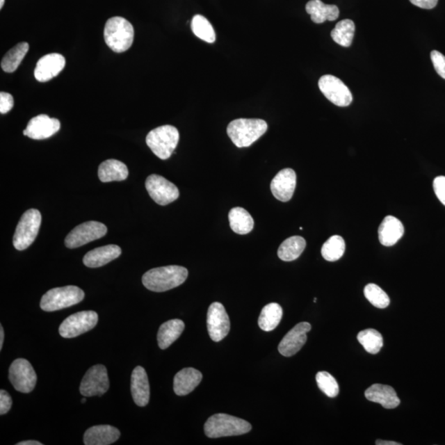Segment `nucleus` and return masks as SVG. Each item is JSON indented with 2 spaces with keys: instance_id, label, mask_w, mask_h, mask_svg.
<instances>
[{
  "instance_id": "nucleus-1",
  "label": "nucleus",
  "mask_w": 445,
  "mask_h": 445,
  "mask_svg": "<svg viewBox=\"0 0 445 445\" xmlns=\"http://www.w3.org/2000/svg\"><path fill=\"white\" fill-rule=\"evenodd\" d=\"M188 277V270L179 266H168L151 269L143 275L145 288L154 292H165L180 286Z\"/></svg>"
},
{
  "instance_id": "nucleus-2",
  "label": "nucleus",
  "mask_w": 445,
  "mask_h": 445,
  "mask_svg": "<svg viewBox=\"0 0 445 445\" xmlns=\"http://www.w3.org/2000/svg\"><path fill=\"white\" fill-rule=\"evenodd\" d=\"M267 123L261 119H237L231 122L227 133L233 143L238 148L249 147L264 135Z\"/></svg>"
},
{
  "instance_id": "nucleus-3",
  "label": "nucleus",
  "mask_w": 445,
  "mask_h": 445,
  "mask_svg": "<svg viewBox=\"0 0 445 445\" xmlns=\"http://www.w3.org/2000/svg\"><path fill=\"white\" fill-rule=\"evenodd\" d=\"M204 429L207 437L216 439L247 434L250 432L252 426L240 418L220 413L209 418Z\"/></svg>"
},
{
  "instance_id": "nucleus-4",
  "label": "nucleus",
  "mask_w": 445,
  "mask_h": 445,
  "mask_svg": "<svg viewBox=\"0 0 445 445\" xmlns=\"http://www.w3.org/2000/svg\"><path fill=\"white\" fill-rule=\"evenodd\" d=\"M135 31L130 22L122 17H111L105 25L104 39L115 52L122 53L131 48Z\"/></svg>"
},
{
  "instance_id": "nucleus-5",
  "label": "nucleus",
  "mask_w": 445,
  "mask_h": 445,
  "mask_svg": "<svg viewBox=\"0 0 445 445\" xmlns=\"http://www.w3.org/2000/svg\"><path fill=\"white\" fill-rule=\"evenodd\" d=\"M179 141V132L172 126L159 127L151 131L146 137V144L159 159L171 157Z\"/></svg>"
},
{
  "instance_id": "nucleus-6",
  "label": "nucleus",
  "mask_w": 445,
  "mask_h": 445,
  "mask_svg": "<svg viewBox=\"0 0 445 445\" xmlns=\"http://www.w3.org/2000/svg\"><path fill=\"white\" fill-rule=\"evenodd\" d=\"M83 299L84 292L81 289L69 286L50 289L42 296L40 305L43 311L54 312L77 305Z\"/></svg>"
},
{
  "instance_id": "nucleus-7",
  "label": "nucleus",
  "mask_w": 445,
  "mask_h": 445,
  "mask_svg": "<svg viewBox=\"0 0 445 445\" xmlns=\"http://www.w3.org/2000/svg\"><path fill=\"white\" fill-rule=\"evenodd\" d=\"M41 224V213L35 209H30L22 216L13 240V246L17 250H25L33 243Z\"/></svg>"
},
{
  "instance_id": "nucleus-8",
  "label": "nucleus",
  "mask_w": 445,
  "mask_h": 445,
  "mask_svg": "<svg viewBox=\"0 0 445 445\" xmlns=\"http://www.w3.org/2000/svg\"><path fill=\"white\" fill-rule=\"evenodd\" d=\"M99 315L95 311H82L70 315L60 324V335L64 338H74L82 335L96 327Z\"/></svg>"
},
{
  "instance_id": "nucleus-9",
  "label": "nucleus",
  "mask_w": 445,
  "mask_h": 445,
  "mask_svg": "<svg viewBox=\"0 0 445 445\" xmlns=\"http://www.w3.org/2000/svg\"><path fill=\"white\" fill-rule=\"evenodd\" d=\"M108 233V228L102 222L88 221L75 227L67 235L65 240V246L68 248H77L88 243L99 239Z\"/></svg>"
},
{
  "instance_id": "nucleus-10",
  "label": "nucleus",
  "mask_w": 445,
  "mask_h": 445,
  "mask_svg": "<svg viewBox=\"0 0 445 445\" xmlns=\"http://www.w3.org/2000/svg\"><path fill=\"white\" fill-rule=\"evenodd\" d=\"M10 380L13 388L22 394H29L37 385L38 376L34 369L25 359H17L10 368Z\"/></svg>"
},
{
  "instance_id": "nucleus-11",
  "label": "nucleus",
  "mask_w": 445,
  "mask_h": 445,
  "mask_svg": "<svg viewBox=\"0 0 445 445\" xmlns=\"http://www.w3.org/2000/svg\"><path fill=\"white\" fill-rule=\"evenodd\" d=\"M110 387L108 369L102 364H97L88 369L80 385V394L84 397L102 396Z\"/></svg>"
},
{
  "instance_id": "nucleus-12",
  "label": "nucleus",
  "mask_w": 445,
  "mask_h": 445,
  "mask_svg": "<svg viewBox=\"0 0 445 445\" xmlns=\"http://www.w3.org/2000/svg\"><path fill=\"white\" fill-rule=\"evenodd\" d=\"M320 90L327 99L338 106H348L353 102V97L350 89L340 79L333 75L326 74L318 81Z\"/></svg>"
},
{
  "instance_id": "nucleus-13",
  "label": "nucleus",
  "mask_w": 445,
  "mask_h": 445,
  "mask_svg": "<svg viewBox=\"0 0 445 445\" xmlns=\"http://www.w3.org/2000/svg\"><path fill=\"white\" fill-rule=\"evenodd\" d=\"M145 188L150 197L160 206H167L179 197L177 186L162 176L152 175L147 177Z\"/></svg>"
},
{
  "instance_id": "nucleus-14",
  "label": "nucleus",
  "mask_w": 445,
  "mask_h": 445,
  "mask_svg": "<svg viewBox=\"0 0 445 445\" xmlns=\"http://www.w3.org/2000/svg\"><path fill=\"white\" fill-rule=\"evenodd\" d=\"M207 328L212 341L219 342L225 339L230 330V320L224 305L215 302L209 307Z\"/></svg>"
},
{
  "instance_id": "nucleus-15",
  "label": "nucleus",
  "mask_w": 445,
  "mask_h": 445,
  "mask_svg": "<svg viewBox=\"0 0 445 445\" xmlns=\"http://www.w3.org/2000/svg\"><path fill=\"white\" fill-rule=\"evenodd\" d=\"M310 330L311 325L309 323H298L280 341L278 346L279 353L286 357H291L299 353L306 343L307 333Z\"/></svg>"
},
{
  "instance_id": "nucleus-16",
  "label": "nucleus",
  "mask_w": 445,
  "mask_h": 445,
  "mask_svg": "<svg viewBox=\"0 0 445 445\" xmlns=\"http://www.w3.org/2000/svg\"><path fill=\"white\" fill-rule=\"evenodd\" d=\"M60 128L59 120L42 114L30 120L28 127L24 131V135L33 140H44L54 136Z\"/></svg>"
},
{
  "instance_id": "nucleus-17",
  "label": "nucleus",
  "mask_w": 445,
  "mask_h": 445,
  "mask_svg": "<svg viewBox=\"0 0 445 445\" xmlns=\"http://www.w3.org/2000/svg\"><path fill=\"white\" fill-rule=\"evenodd\" d=\"M296 188V173L291 168L280 171L270 184L274 197L282 202L291 200Z\"/></svg>"
},
{
  "instance_id": "nucleus-18",
  "label": "nucleus",
  "mask_w": 445,
  "mask_h": 445,
  "mask_svg": "<svg viewBox=\"0 0 445 445\" xmlns=\"http://www.w3.org/2000/svg\"><path fill=\"white\" fill-rule=\"evenodd\" d=\"M65 66V57L58 53H52L41 58L34 71L35 79L39 82H47L57 76Z\"/></svg>"
},
{
  "instance_id": "nucleus-19",
  "label": "nucleus",
  "mask_w": 445,
  "mask_h": 445,
  "mask_svg": "<svg viewBox=\"0 0 445 445\" xmlns=\"http://www.w3.org/2000/svg\"><path fill=\"white\" fill-rule=\"evenodd\" d=\"M131 389L134 402L137 406L145 407L148 405L150 398L149 382L148 375L143 367L137 366L134 369Z\"/></svg>"
},
{
  "instance_id": "nucleus-20",
  "label": "nucleus",
  "mask_w": 445,
  "mask_h": 445,
  "mask_svg": "<svg viewBox=\"0 0 445 445\" xmlns=\"http://www.w3.org/2000/svg\"><path fill=\"white\" fill-rule=\"evenodd\" d=\"M121 432L115 427L102 425L88 429L84 433L83 442L86 445H109L118 442Z\"/></svg>"
},
{
  "instance_id": "nucleus-21",
  "label": "nucleus",
  "mask_w": 445,
  "mask_h": 445,
  "mask_svg": "<svg viewBox=\"0 0 445 445\" xmlns=\"http://www.w3.org/2000/svg\"><path fill=\"white\" fill-rule=\"evenodd\" d=\"M122 249L118 245H106L88 252L83 257V264L90 268L104 266L121 256Z\"/></svg>"
},
{
  "instance_id": "nucleus-22",
  "label": "nucleus",
  "mask_w": 445,
  "mask_h": 445,
  "mask_svg": "<svg viewBox=\"0 0 445 445\" xmlns=\"http://www.w3.org/2000/svg\"><path fill=\"white\" fill-rule=\"evenodd\" d=\"M366 398L371 402L382 405L386 409H394L400 405L397 393L391 386L373 385L366 389Z\"/></svg>"
},
{
  "instance_id": "nucleus-23",
  "label": "nucleus",
  "mask_w": 445,
  "mask_h": 445,
  "mask_svg": "<svg viewBox=\"0 0 445 445\" xmlns=\"http://www.w3.org/2000/svg\"><path fill=\"white\" fill-rule=\"evenodd\" d=\"M202 373L194 368H185L177 373L173 381V390L177 396L191 393L202 380Z\"/></svg>"
},
{
  "instance_id": "nucleus-24",
  "label": "nucleus",
  "mask_w": 445,
  "mask_h": 445,
  "mask_svg": "<svg viewBox=\"0 0 445 445\" xmlns=\"http://www.w3.org/2000/svg\"><path fill=\"white\" fill-rule=\"evenodd\" d=\"M404 234V226L397 218L388 216L382 220L378 228V238L382 245L386 247L394 246L402 238Z\"/></svg>"
},
{
  "instance_id": "nucleus-25",
  "label": "nucleus",
  "mask_w": 445,
  "mask_h": 445,
  "mask_svg": "<svg viewBox=\"0 0 445 445\" xmlns=\"http://www.w3.org/2000/svg\"><path fill=\"white\" fill-rule=\"evenodd\" d=\"M306 11L311 15L315 24H323L325 21H335L339 17V8L333 4H325L321 0H310L306 4Z\"/></svg>"
},
{
  "instance_id": "nucleus-26",
  "label": "nucleus",
  "mask_w": 445,
  "mask_h": 445,
  "mask_svg": "<svg viewBox=\"0 0 445 445\" xmlns=\"http://www.w3.org/2000/svg\"><path fill=\"white\" fill-rule=\"evenodd\" d=\"M185 329V323L180 319H172L160 326L158 343L160 349L165 350L176 341Z\"/></svg>"
},
{
  "instance_id": "nucleus-27",
  "label": "nucleus",
  "mask_w": 445,
  "mask_h": 445,
  "mask_svg": "<svg viewBox=\"0 0 445 445\" xmlns=\"http://www.w3.org/2000/svg\"><path fill=\"white\" fill-rule=\"evenodd\" d=\"M129 175L126 164L115 159L102 162L99 168V177L102 182L122 181Z\"/></svg>"
},
{
  "instance_id": "nucleus-28",
  "label": "nucleus",
  "mask_w": 445,
  "mask_h": 445,
  "mask_svg": "<svg viewBox=\"0 0 445 445\" xmlns=\"http://www.w3.org/2000/svg\"><path fill=\"white\" fill-rule=\"evenodd\" d=\"M230 228L238 234H248L254 227V220L245 209L235 207L229 213Z\"/></svg>"
},
{
  "instance_id": "nucleus-29",
  "label": "nucleus",
  "mask_w": 445,
  "mask_h": 445,
  "mask_svg": "<svg viewBox=\"0 0 445 445\" xmlns=\"http://www.w3.org/2000/svg\"><path fill=\"white\" fill-rule=\"evenodd\" d=\"M282 316L283 309L282 306L277 304V302H271V304L266 305L262 309L259 319H258V325H259L261 330L265 332L273 331L282 321Z\"/></svg>"
},
{
  "instance_id": "nucleus-30",
  "label": "nucleus",
  "mask_w": 445,
  "mask_h": 445,
  "mask_svg": "<svg viewBox=\"0 0 445 445\" xmlns=\"http://www.w3.org/2000/svg\"><path fill=\"white\" fill-rule=\"evenodd\" d=\"M306 247V241L300 236H293L280 245L278 257L284 261H292L299 258Z\"/></svg>"
},
{
  "instance_id": "nucleus-31",
  "label": "nucleus",
  "mask_w": 445,
  "mask_h": 445,
  "mask_svg": "<svg viewBox=\"0 0 445 445\" xmlns=\"http://www.w3.org/2000/svg\"><path fill=\"white\" fill-rule=\"evenodd\" d=\"M29 50V44L26 42H20L11 50L6 53L1 61V67L7 73H13L19 68L22 60L24 59L26 53Z\"/></svg>"
},
{
  "instance_id": "nucleus-32",
  "label": "nucleus",
  "mask_w": 445,
  "mask_h": 445,
  "mask_svg": "<svg viewBox=\"0 0 445 445\" xmlns=\"http://www.w3.org/2000/svg\"><path fill=\"white\" fill-rule=\"evenodd\" d=\"M355 32L354 22L345 19L338 22L335 29L332 31L331 35L333 41L340 46L349 47L353 42Z\"/></svg>"
},
{
  "instance_id": "nucleus-33",
  "label": "nucleus",
  "mask_w": 445,
  "mask_h": 445,
  "mask_svg": "<svg viewBox=\"0 0 445 445\" xmlns=\"http://www.w3.org/2000/svg\"><path fill=\"white\" fill-rule=\"evenodd\" d=\"M357 339L359 343L364 346V350L372 355L380 353L384 346L382 336L375 329L369 328L360 332L358 334Z\"/></svg>"
},
{
  "instance_id": "nucleus-34",
  "label": "nucleus",
  "mask_w": 445,
  "mask_h": 445,
  "mask_svg": "<svg viewBox=\"0 0 445 445\" xmlns=\"http://www.w3.org/2000/svg\"><path fill=\"white\" fill-rule=\"evenodd\" d=\"M346 243L339 235L332 236L322 247V256L328 261H336L344 255Z\"/></svg>"
},
{
  "instance_id": "nucleus-35",
  "label": "nucleus",
  "mask_w": 445,
  "mask_h": 445,
  "mask_svg": "<svg viewBox=\"0 0 445 445\" xmlns=\"http://www.w3.org/2000/svg\"><path fill=\"white\" fill-rule=\"evenodd\" d=\"M191 30L200 39L208 43L216 42V35L215 30L211 22L202 15H195L191 20Z\"/></svg>"
},
{
  "instance_id": "nucleus-36",
  "label": "nucleus",
  "mask_w": 445,
  "mask_h": 445,
  "mask_svg": "<svg viewBox=\"0 0 445 445\" xmlns=\"http://www.w3.org/2000/svg\"><path fill=\"white\" fill-rule=\"evenodd\" d=\"M364 293L369 302L378 309H386L390 304L389 296L375 284H367Z\"/></svg>"
},
{
  "instance_id": "nucleus-37",
  "label": "nucleus",
  "mask_w": 445,
  "mask_h": 445,
  "mask_svg": "<svg viewBox=\"0 0 445 445\" xmlns=\"http://www.w3.org/2000/svg\"><path fill=\"white\" fill-rule=\"evenodd\" d=\"M316 381L320 390L327 397L336 398L339 394V385L331 373L326 371L318 372L316 375Z\"/></svg>"
},
{
  "instance_id": "nucleus-38",
  "label": "nucleus",
  "mask_w": 445,
  "mask_h": 445,
  "mask_svg": "<svg viewBox=\"0 0 445 445\" xmlns=\"http://www.w3.org/2000/svg\"><path fill=\"white\" fill-rule=\"evenodd\" d=\"M430 58L436 72L445 79V56L437 51H433L430 53Z\"/></svg>"
},
{
  "instance_id": "nucleus-39",
  "label": "nucleus",
  "mask_w": 445,
  "mask_h": 445,
  "mask_svg": "<svg viewBox=\"0 0 445 445\" xmlns=\"http://www.w3.org/2000/svg\"><path fill=\"white\" fill-rule=\"evenodd\" d=\"M433 188L436 197L445 206V177L439 176L435 178Z\"/></svg>"
},
{
  "instance_id": "nucleus-40",
  "label": "nucleus",
  "mask_w": 445,
  "mask_h": 445,
  "mask_svg": "<svg viewBox=\"0 0 445 445\" xmlns=\"http://www.w3.org/2000/svg\"><path fill=\"white\" fill-rule=\"evenodd\" d=\"M15 101L10 93L6 92H0V113L6 114L13 108Z\"/></svg>"
},
{
  "instance_id": "nucleus-41",
  "label": "nucleus",
  "mask_w": 445,
  "mask_h": 445,
  "mask_svg": "<svg viewBox=\"0 0 445 445\" xmlns=\"http://www.w3.org/2000/svg\"><path fill=\"white\" fill-rule=\"evenodd\" d=\"M12 398L6 390L0 391V415H6L12 407Z\"/></svg>"
},
{
  "instance_id": "nucleus-42",
  "label": "nucleus",
  "mask_w": 445,
  "mask_h": 445,
  "mask_svg": "<svg viewBox=\"0 0 445 445\" xmlns=\"http://www.w3.org/2000/svg\"><path fill=\"white\" fill-rule=\"evenodd\" d=\"M410 2L417 7L424 10H432L437 6L438 0H410Z\"/></svg>"
},
{
  "instance_id": "nucleus-43",
  "label": "nucleus",
  "mask_w": 445,
  "mask_h": 445,
  "mask_svg": "<svg viewBox=\"0 0 445 445\" xmlns=\"http://www.w3.org/2000/svg\"><path fill=\"white\" fill-rule=\"evenodd\" d=\"M375 444L377 445H400V443H397L395 442H389V440H381V439L376 440Z\"/></svg>"
},
{
  "instance_id": "nucleus-44",
  "label": "nucleus",
  "mask_w": 445,
  "mask_h": 445,
  "mask_svg": "<svg viewBox=\"0 0 445 445\" xmlns=\"http://www.w3.org/2000/svg\"><path fill=\"white\" fill-rule=\"evenodd\" d=\"M17 445H42V443L35 442V440H26V442L17 443Z\"/></svg>"
},
{
  "instance_id": "nucleus-45",
  "label": "nucleus",
  "mask_w": 445,
  "mask_h": 445,
  "mask_svg": "<svg viewBox=\"0 0 445 445\" xmlns=\"http://www.w3.org/2000/svg\"><path fill=\"white\" fill-rule=\"evenodd\" d=\"M3 340H4V332H3V328L1 325V326H0V350H2L3 348Z\"/></svg>"
},
{
  "instance_id": "nucleus-46",
  "label": "nucleus",
  "mask_w": 445,
  "mask_h": 445,
  "mask_svg": "<svg viewBox=\"0 0 445 445\" xmlns=\"http://www.w3.org/2000/svg\"><path fill=\"white\" fill-rule=\"evenodd\" d=\"M4 4V0H0V8H2Z\"/></svg>"
},
{
  "instance_id": "nucleus-47",
  "label": "nucleus",
  "mask_w": 445,
  "mask_h": 445,
  "mask_svg": "<svg viewBox=\"0 0 445 445\" xmlns=\"http://www.w3.org/2000/svg\"><path fill=\"white\" fill-rule=\"evenodd\" d=\"M82 403H86V398H83L81 400Z\"/></svg>"
},
{
  "instance_id": "nucleus-48",
  "label": "nucleus",
  "mask_w": 445,
  "mask_h": 445,
  "mask_svg": "<svg viewBox=\"0 0 445 445\" xmlns=\"http://www.w3.org/2000/svg\"><path fill=\"white\" fill-rule=\"evenodd\" d=\"M314 302H317V299H316V298H315V299L314 300Z\"/></svg>"
}]
</instances>
